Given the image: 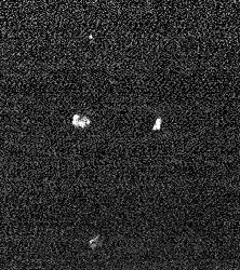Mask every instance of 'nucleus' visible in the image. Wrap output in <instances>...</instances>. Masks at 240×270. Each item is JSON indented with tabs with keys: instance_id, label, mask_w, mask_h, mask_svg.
I'll return each mask as SVG.
<instances>
[{
	"instance_id": "obj_1",
	"label": "nucleus",
	"mask_w": 240,
	"mask_h": 270,
	"mask_svg": "<svg viewBox=\"0 0 240 270\" xmlns=\"http://www.w3.org/2000/svg\"><path fill=\"white\" fill-rule=\"evenodd\" d=\"M90 119L85 116H80V115H75L72 117V125L77 127H85L90 124Z\"/></svg>"
},
{
	"instance_id": "obj_2",
	"label": "nucleus",
	"mask_w": 240,
	"mask_h": 270,
	"mask_svg": "<svg viewBox=\"0 0 240 270\" xmlns=\"http://www.w3.org/2000/svg\"><path fill=\"white\" fill-rule=\"evenodd\" d=\"M160 123H161V119H157V121H156V125H154V130H159L160 129Z\"/></svg>"
}]
</instances>
